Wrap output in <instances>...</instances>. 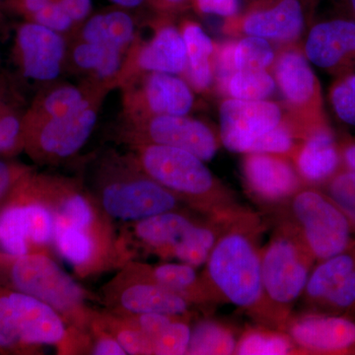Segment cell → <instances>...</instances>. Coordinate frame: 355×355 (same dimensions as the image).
Instances as JSON below:
<instances>
[{"mask_svg": "<svg viewBox=\"0 0 355 355\" xmlns=\"http://www.w3.org/2000/svg\"><path fill=\"white\" fill-rule=\"evenodd\" d=\"M111 84L87 79L51 84L24 114V151L34 162L55 165L76 155L90 139Z\"/></svg>", "mask_w": 355, "mask_h": 355, "instance_id": "cell-1", "label": "cell"}, {"mask_svg": "<svg viewBox=\"0 0 355 355\" xmlns=\"http://www.w3.org/2000/svg\"><path fill=\"white\" fill-rule=\"evenodd\" d=\"M260 218L245 209L224 226L202 273L216 303L234 305L263 323Z\"/></svg>", "mask_w": 355, "mask_h": 355, "instance_id": "cell-2", "label": "cell"}, {"mask_svg": "<svg viewBox=\"0 0 355 355\" xmlns=\"http://www.w3.org/2000/svg\"><path fill=\"white\" fill-rule=\"evenodd\" d=\"M128 153L151 179L174 193L191 210L226 222L242 212L234 196L195 154L176 147L132 144Z\"/></svg>", "mask_w": 355, "mask_h": 355, "instance_id": "cell-3", "label": "cell"}, {"mask_svg": "<svg viewBox=\"0 0 355 355\" xmlns=\"http://www.w3.org/2000/svg\"><path fill=\"white\" fill-rule=\"evenodd\" d=\"M87 188L114 223L139 221L171 210L191 209L142 171L128 153L109 150L100 156Z\"/></svg>", "mask_w": 355, "mask_h": 355, "instance_id": "cell-4", "label": "cell"}, {"mask_svg": "<svg viewBox=\"0 0 355 355\" xmlns=\"http://www.w3.org/2000/svg\"><path fill=\"white\" fill-rule=\"evenodd\" d=\"M0 284L50 305L72 330L90 342L89 330L96 309L90 303H100L99 296L80 286L53 254L15 256L0 250Z\"/></svg>", "mask_w": 355, "mask_h": 355, "instance_id": "cell-5", "label": "cell"}, {"mask_svg": "<svg viewBox=\"0 0 355 355\" xmlns=\"http://www.w3.org/2000/svg\"><path fill=\"white\" fill-rule=\"evenodd\" d=\"M44 345L87 354L89 342L50 305L0 284V354H38Z\"/></svg>", "mask_w": 355, "mask_h": 355, "instance_id": "cell-6", "label": "cell"}, {"mask_svg": "<svg viewBox=\"0 0 355 355\" xmlns=\"http://www.w3.org/2000/svg\"><path fill=\"white\" fill-rule=\"evenodd\" d=\"M135 19L121 7L100 11L81 23L69 42L67 62L90 80L120 85L130 51L137 41Z\"/></svg>", "mask_w": 355, "mask_h": 355, "instance_id": "cell-7", "label": "cell"}, {"mask_svg": "<svg viewBox=\"0 0 355 355\" xmlns=\"http://www.w3.org/2000/svg\"><path fill=\"white\" fill-rule=\"evenodd\" d=\"M315 261L293 228L282 221L261 249V324L284 330L292 306L303 295Z\"/></svg>", "mask_w": 355, "mask_h": 355, "instance_id": "cell-8", "label": "cell"}, {"mask_svg": "<svg viewBox=\"0 0 355 355\" xmlns=\"http://www.w3.org/2000/svg\"><path fill=\"white\" fill-rule=\"evenodd\" d=\"M35 172L0 207V248L15 256L55 251V216L40 193Z\"/></svg>", "mask_w": 355, "mask_h": 355, "instance_id": "cell-9", "label": "cell"}, {"mask_svg": "<svg viewBox=\"0 0 355 355\" xmlns=\"http://www.w3.org/2000/svg\"><path fill=\"white\" fill-rule=\"evenodd\" d=\"M287 223L316 261L352 247V224L327 193L303 187L288 200Z\"/></svg>", "mask_w": 355, "mask_h": 355, "instance_id": "cell-10", "label": "cell"}, {"mask_svg": "<svg viewBox=\"0 0 355 355\" xmlns=\"http://www.w3.org/2000/svg\"><path fill=\"white\" fill-rule=\"evenodd\" d=\"M100 289V304L121 315L161 313L191 315L195 307L188 299L160 286L149 275L146 263L130 261Z\"/></svg>", "mask_w": 355, "mask_h": 355, "instance_id": "cell-11", "label": "cell"}, {"mask_svg": "<svg viewBox=\"0 0 355 355\" xmlns=\"http://www.w3.org/2000/svg\"><path fill=\"white\" fill-rule=\"evenodd\" d=\"M118 137L127 146L147 144L176 147L195 154L205 162L216 156L219 146L214 130L188 114L123 118Z\"/></svg>", "mask_w": 355, "mask_h": 355, "instance_id": "cell-12", "label": "cell"}, {"mask_svg": "<svg viewBox=\"0 0 355 355\" xmlns=\"http://www.w3.org/2000/svg\"><path fill=\"white\" fill-rule=\"evenodd\" d=\"M272 76L287 105V114L306 133L328 125L321 85L304 51L289 46L277 53Z\"/></svg>", "mask_w": 355, "mask_h": 355, "instance_id": "cell-13", "label": "cell"}, {"mask_svg": "<svg viewBox=\"0 0 355 355\" xmlns=\"http://www.w3.org/2000/svg\"><path fill=\"white\" fill-rule=\"evenodd\" d=\"M123 118L186 116L195 105V95L186 79L163 72H139L121 83Z\"/></svg>", "mask_w": 355, "mask_h": 355, "instance_id": "cell-14", "label": "cell"}, {"mask_svg": "<svg viewBox=\"0 0 355 355\" xmlns=\"http://www.w3.org/2000/svg\"><path fill=\"white\" fill-rule=\"evenodd\" d=\"M202 217L207 216L191 209H178L123 223L118 227L123 266L146 254L159 257L162 261L172 260L174 250Z\"/></svg>", "mask_w": 355, "mask_h": 355, "instance_id": "cell-15", "label": "cell"}, {"mask_svg": "<svg viewBox=\"0 0 355 355\" xmlns=\"http://www.w3.org/2000/svg\"><path fill=\"white\" fill-rule=\"evenodd\" d=\"M69 39L31 21H23L16 28L12 58L25 78L38 83H53L67 64Z\"/></svg>", "mask_w": 355, "mask_h": 355, "instance_id": "cell-16", "label": "cell"}, {"mask_svg": "<svg viewBox=\"0 0 355 355\" xmlns=\"http://www.w3.org/2000/svg\"><path fill=\"white\" fill-rule=\"evenodd\" d=\"M277 103L227 98L219 109V137L231 153H248L254 142L270 132L286 118Z\"/></svg>", "mask_w": 355, "mask_h": 355, "instance_id": "cell-17", "label": "cell"}, {"mask_svg": "<svg viewBox=\"0 0 355 355\" xmlns=\"http://www.w3.org/2000/svg\"><path fill=\"white\" fill-rule=\"evenodd\" d=\"M305 23L303 0H260L250 2L245 12L227 18L225 28L228 32L292 44L304 31Z\"/></svg>", "mask_w": 355, "mask_h": 355, "instance_id": "cell-18", "label": "cell"}, {"mask_svg": "<svg viewBox=\"0 0 355 355\" xmlns=\"http://www.w3.org/2000/svg\"><path fill=\"white\" fill-rule=\"evenodd\" d=\"M284 331L300 354H347L355 352V322L340 315L306 313L291 317Z\"/></svg>", "mask_w": 355, "mask_h": 355, "instance_id": "cell-19", "label": "cell"}, {"mask_svg": "<svg viewBox=\"0 0 355 355\" xmlns=\"http://www.w3.org/2000/svg\"><path fill=\"white\" fill-rule=\"evenodd\" d=\"M161 16L154 26L153 37L146 42L135 41L128 55L121 83L139 72H163L184 76L187 67L186 44L180 28L169 16ZM119 85V87H120Z\"/></svg>", "mask_w": 355, "mask_h": 355, "instance_id": "cell-20", "label": "cell"}, {"mask_svg": "<svg viewBox=\"0 0 355 355\" xmlns=\"http://www.w3.org/2000/svg\"><path fill=\"white\" fill-rule=\"evenodd\" d=\"M243 175L250 193L268 205L286 202L304 187L291 159L279 154L245 153Z\"/></svg>", "mask_w": 355, "mask_h": 355, "instance_id": "cell-21", "label": "cell"}, {"mask_svg": "<svg viewBox=\"0 0 355 355\" xmlns=\"http://www.w3.org/2000/svg\"><path fill=\"white\" fill-rule=\"evenodd\" d=\"M311 64L338 76L355 69V22L334 18L311 28L304 46Z\"/></svg>", "mask_w": 355, "mask_h": 355, "instance_id": "cell-22", "label": "cell"}, {"mask_svg": "<svg viewBox=\"0 0 355 355\" xmlns=\"http://www.w3.org/2000/svg\"><path fill=\"white\" fill-rule=\"evenodd\" d=\"M291 160L306 184L327 183L335 176L340 170L342 153L329 123L311 130Z\"/></svg>", "mask_w": 355, "mask_h": 355, "instance_id": "cell-23", "label": "cell"}, {"mask_svg": "<svg viewBox=\"0 0 355 355\" xmlns=\"http://www.w3.org/2000/svg\"><path fill=\"white\" fill-rule=\"evenodd\" d=\"M179 28L187 51L184 78L193 91L207 92L214 83L216 46L196 21L184 20Z\"/></svg>", "mask_w": 355, "mask_h": 355, "instance_id": "cell-24", "label": "cell"}, {"mask_svg": "<svg viewBox=\"0 0 355 355\" xmlns=\"http://www.w3.org/2000/svg\"><path fill=\"white\" fill-rule=\"evenodd\" d=\"M146 270L157 284L188 299L193 306L207 307L216 304L195 266L181 261H163L156 265L146 263Z\"/></svg>", "mask_w": 355, "mask_h": 355, "instance_id": "cell-25", "label": "cell"}, {"mask_svg": "<svg viewBox=\"0 0 355 355\" xmlns=\"http://www.w3.org/2000/svg\"><path fill=\"white\" fill-rule=\"evenodd\" d=\"M350 247L347 251L326 260L318 261L316 268L311 270L309 279L303 292V298L308 305L318 307L320 303L335 287L338 286L350 272L355 270V250Z\"/></svg>", "mask_w": 355, "mask_h": 355, "instance_id": "cell-26", "label": "cell"}, {"mask_svg": "<svg viewBox=\"0 0 355 355\" xmlns=\"http://www.w3.org/2000/svg\"><path fill=\"white\" fill-rule=\"evenodd\" d=\"M238 338L229 324L219 320L205 318L191 327L187 354H235Z\"/></svg>", "mask_w": 355, "mask_h": 355, "instance_id": "cell-27", "label": "cell"}, {"mask_svg": "<svg viewBox=\"0 0 355 355\" xmlns=\"http://www.w3.org/2000/svg\"><path fill=\"white\" fill-rule=\"evenodd\" d=\"M235 354H300L295 343L286 331L272 327H251L238 338Z\"/></svg>", "mask_w": 355, "mask_h": 355, "instance_id": "cell-28", "label": "cell"}, {"mask_svg": "<svg viewBox=\"0 0 355 355\" xmlns=\"http://www.w3.org/2000/svg\"><path fill=\"white\" fill-rule=\"evenodd\" d=\"M94 318L100 326L109 331L120 343L127 354H153L147 336L130 318L104 309H95Z\"/></svg>", "mask_w": 355, "mask_h": 355, "instance_id": "cell-29", "label": "cell"}, {"mask_svg": "<svg viewBox=\"0 0 355 355\" xmlns=\"http://www.w3.org/2000/svg\"><path fill=\"white\" fill-rule=\"evenodd\" d=\"M277 83L268 70H237L230 77L223 94L228 98L260 101L275 93Z\"/></svg>", "mask_w": 355, "mask_h": 355, "instance_id": "cell-30", "label": "cell"}, {"mask_svg": "<svg viewBox=\"0 0 355 355\" xmlns=\"http://www.w3.org/2000/svg\"><path fill=\"white\" fill-rule=\"evenodd\" d=\"M275 53L268 40L246 36L235 42L234 64L237 70H268L272 67Z\"/></svg>", "mask_w": 355, "mask_h": 355, "instance_id": "cell-31", "label": "cell"}, {"mask_svg": "<svg viewBox=\"0 0 355 355\" xmlns=\"http://www.w3.org/2000/svg\"><path fill=\"white\" fill-rule=\"evenodd\" d=\"M330 102L338 119L355 127V72L340 74L330 89Z\"/></svg>", "mask_w": 355, "mask_h": 355, "instance_id": "cell-32", "label": "cell"}, {"mask_svg": "<svg viewBox=\"0 0 355 355\" xmlns=\"http://www.w3.org/2000/svg\"><path fill=\"white\" fill-rule=\"evenodd\" d=\"M326 184L327 195L355 226V173L340 170Z\"/></svg>", "mask_w": 355, "mask_h": 355, "instance_id": "cell-33", "label": "cell"}, {"mask_svg": "<svg viewBox=\"0 0 355 355\" xmlns=\"http://www.w3.org/2000/svg\"><path fill=\"white\" fill-rule=\"evenodd\" d=\"M35 168L6 160L0 156V207L12 195L18 184Z\"/></svg>", "mask_w": 355, "mask_h": 355, "instance_id": "cell-34", "label": "cell"}, {"mask_svg": "<svg viewBox=\"0 0 355 355\" xmlns=\"http://www.w3.org/2000/svg\"><path fill=\"white\" fill-rule=\"evenodd\" d=\"M355 306V270L335 287L318 307L331 311L349 310Z\"/></svg>", "mask_w": 355, "mask_h": 355, "instance_id": "cell-35", "label": "cell"}, {"mask_svg": "<svg viewBox=\"0 0 355 355\" xmlns=\"http://www.w3.org/2000/svg\"><path fill=\"white\" fill-rule=\"evenodd\" d=\"M89 336H90V343H89L88 354L127 355V352L123 349L120 343L108 331L105 330L98 324L94 316L89 330Z\"/></svg>", "mask_w": 355, "mask_h": 355, "instance_id": "cell-36", "label": "cell"}, {"mask_svg": "<svg viewBox=\"0 0 355 355\" xmlns=\"http://www.w3.org/2000/svg\"><path fill=\"white\" fill-rule=\"evenodd\" d=\"M191 6L198 13L233 17L239 11V0H190Z\"/></svg>", "mask_w": 355, "mask_h": 355, "instance_id": "cell-37", "label": "cell"}, {"mask_svg": "<svg viewBox=\"0 0 355 355\" xmlns=\"http://www.w3.org/2000/svg\"><path fill=\"white\" fill-rule=\"evenodd\" d=\"M60 0H6L7 6L26 21L32 20L53 2Z\"/></svg>", "mask_w": 355, "mask_h": 355, "instance_id": "cell-38", "label": "cell"}, {"mask_svg": "<svg viewBox=\"0 0 355 355\" xmlns=\"http://www.w3.org/2000/svg\"><path fill=\"white\" fill-rule=\"evenodd\" d=\"M76 28L92 14V0H60Z\"/></svg>", "mask_w": 355, "mask_h": 355, "instance_id": "cell-39", "label": "cell"}, {"mask_svg": "<svg viewBox=\"0 0 355 355\" xmlns=\"http://www.w3.org/2000/svg\"><path fill=\"white\" fill-rule=\"evenodd\" d=\"M147 4L154 9L158 15L169 17L181 13L191 6L190 0H148Z\"/></svg>", "mask_w": 355, "mask_h": 355, "instance_id": "cell-40", "label": "cell"}, {"mask_svg": "<svg viewBox=\"0 0 355 355\" xmlns=\"http://www.w3.org/2000/svg\"><path fill=\"white\" fill-rule=\"evenodd\" d=\"M342 160L345 169L355 173V139H349L340 146Z\"/></svg>", "mask_w": 355, "mask_h": 355, "instance_id": "cell-41", "label": "cell"}, {"mask_svg": "<svg viewBox=\"0 0 355 355\" xmlns=\"http://www.w3.org/2000/svg\"><path fill=\"white\" fill-rule=\"evenodd\" d=\"M13 99H15V98H14L12 91L9 87L8 84L0 78V114Z\"/></svg>", "mask_w": 355, "mask_h": 355, "instance_id": "cell-42", "label": "cell"}, {"mask_svg": "<svg viewBox=\"0 0 355 355\" xmlns=\"http://www.w3.org/2000/svg\"><path fill=\"white\" fill-rule=\"evenodd\" d=\"M114 4V6L121 7V8L132 9L139 8V7L148 3V0H109Z\"/></svg>", "mask_w": 355, "mask_h": 355, "instance_id": "cell-43", "label": "cell"}, {"mask_svg": "<svg viewBox=\"0 0 355 355\" xmlns=\"http://www.w3.org/2000/svg\"><path fill=\"white\" fill-rule=\"evenodd\" d=\"M345 6H347V10L350 14V19L355 22V0H345Z\"/></svg>", "mask_w": 355, "mask_h": 355, "instance_id": "cell-44", "label": "cell"}, {"mask_svg": "<svg viewBox=\"0 0 355 355\" xmlns=\"http://www.w3.org/2000/svg\"><path fill=\"white\" fill-rule=\"evenodd\" d=\"M249 2L260 1V0H248Z\"/></svg>", "mask_w": 355, "mask_h": 355, "instance_id": "cell-45", "label": "cell"}]
</instances>
